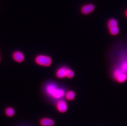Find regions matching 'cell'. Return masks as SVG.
Listing matches in <instances>:
<instances>
[{"label": "cell", "instance_id": "obj_7", "mask_svg": "<svg viewBox=\"0 0 127 126\" xmlns=\"http://www.w3.org/2000/svg\"><path fill=\"white\" fill-rule=\"evenodd\" d=\"M67 67L62 66L59 68L56 72V76L58 79L64 78L66 77V70Z\"/></svg>", "mask_w": 127, "mask_h": 126}, {"label": "cell", "instance_id": "obj_16", "mask_svg": "<svg viewBox=\"0 0 127 126\" xmlns=\"http://www.w3.org/2000/svg\"><path fill=\"white\" fill-rule=\"evenodd\" d=\"M0 60H1V57H0Z\"/></svg>", "mask_w": 127, "mask_h": 126}, {"label": "cell", "instance_id": "obj_14", "mask_svg": "<svg viewBox=\"0 0 127 126\" xmlns=\"http://www.w3.org/2000/svg\"><path fill=\"white\" fill-rule=\"evenodd\" d=\"M75 75L74 71L72 69L67 68L66 70V77L67 78L71 79L73 78Z\"/></svg>", "mask_w": 127, "mask_h": 126}, {"label": "cell", "instance_id": "obj_11", "mask_svg": "<svg viewBox=\"0 0 127 126\" xmlns=\"http://www.w3.org/2000/svg\"><path fill=\"white\" fill-rule=\"evenodd\" d=\"M118 26V23L117 21L114 19H111L108 22L107 26L108 28H111L112 27Z\"/></svg>", "mask_w": 127, "mask_h": 126}, {"label": "cell", "instance_id": "obj_13", "mask_svg": "<svg viewBox=\"0 0 127 126\" xmlns=\"http://www.w3.org/2000/svg\"><path fill=\"white\" fill-rule=\"evenodd\" d=\"M5 113L7 116L12 117L15 114V111L14 109L12 107H8L5 109Z\"/></svg>", "mask_w": 127, "mask_h": 126}, {"label": "cell", "instance_id": "obj_3", "mask_svg": "<svg viewBox=\"0 0 127 126\" xmlns=\"http://www.w3.org/2000/svg\"><path fill=\"white\" fill-rule=\"evenodd\" d=\"M112 76L114 79L120 83H123L127 81V74L117 67L113 70Z\"/></svg>", "mask_w": 127, "mask_h": 126}, {"label": "cell", "instance_id": "obj_8", "mask_svg": "<svg viewBox=\"0 0 127 126\" xmlns=\"http://www.w3.org/2000/svg\"><path fill=\"white\" fill-rule=\"evenodd\" d=\"M95 9V6L93 4H88L83 6L81 9V12L83 14H88L92 12Z\"/></svg>", "mask_w": 127, "mask_h": 126}, {"label": "cell", "instance_id": "obj_9", "mask_svg": "<svg viewBox=\"0 0 127 126\" xmlns=\"http://www.w3.org/2000/svg\"><path fill=\"white\" fill-rule=\"evenodd\" d=\"M40 124L42 126H53L55 123L53 120L50 118H44L40 121Z\"/></svg>", "mask_w": 127, "mask_h": 126}, {"label": "cell", "instance_id": "obj_1", "mask_svg": "<svg viewBox=\"0 0 127 126\" xmlns=\"http://www.w3.org/2000/svg\"><path fill=\"white\" fill-rule=\"evenodd\" d=\"M46 93L54 99L61 100L65 96L66 92L54 83H49L44 87Z\"/></svg>", "mask_w": 127, "mask_h": 126}, {"label": "cell", "instance_id": "obj_10", "mask_svg": "<svg viewBox=\"0 0 127 126\" xmlns=\"http://www.w3.org/2000/svg\"><path fill=\"white\" fill-rule=\"evenodd\" d=\"M65 98L69 101L74 100L76 97V93L73 90H69L65 94Z\"/></svg>", "mask_w": 127, "mask_h": 126}, {"label": "cell", "instance_id": "obj_4", "mask_svg": "<svg viewBox=\"0 0 127 126\" xmlns=\"http://www.w3.org/2000/svg\"><path fill=\"white\" fill-rule=\"evenodd\" d=\"M57 109L61 113H64L68 110V105L65 100H59L57 103Z\"/></svg>", "mask_w": 127, "mask_h": 126}, {"label": "cell", "instance_id": "obj_15", "mask_svg": "<svg viewBox=\"0 0 127 126\" xmlns=\"http://www.w3.org/2000/svg\"><path fill=\"white\" fill-rule=\"evenodd\" d=\"M126 17H127V11H126Z\"/></svg>", "mask_w": 127, "mask_h": 126}, {"label": "cell", "instance_id": "obj_12", "mask_svg": "<svg viewBox=\"0 0 127 126\" xmlns=\"http://www.w3.org/2000/svg\"><path fill=\"white\" fill-rule=\"evenodd\" d=\"M109 29V33L111 35L113 36H116V35H118L119 32V30H120L118 26L112 27Z\"/></svg>", "mask_w": 127, "mask_h": 126}, {"label": "cell", "instance_id": "obj_5", "mask_svg": "<svg viewBox=\"0 0 127 126\" xmlns=\"http://www.w3.org/2000/svg\"><path fill=\"white\" fill-rule=\"evenodd\" d=\"M12 57L14 61L18 63L23 62L25 59L23 52L19 50L14 51L12 53Z\"/></svg>", "mask_w": 127, "mask_h": 126}, {"label": "cell", "instance_id": "obj_2", "mask_svg": "<svg viewBox=\"0 0 127 126\" xmlns=\"http://www.w3.org/2000/svg\"><path fill=\"white\" fill-rule=\"evenodd\" d=\"M35 63L41 66L48 67L52 63V60L50 56L45 55H39L35 58Z\"/></svg>", "mask_w": 127, "mask_h": 126}, {"label": "cell", "instance_id": "obj_6", "mask_svg": "<svg viewBox=\"0 0 127 126\" xmlns=\"http://www.w3.org/2000/svg\"><path fill=\"white\" fill-rule=\"evenodd\" d=\"M116 67L127 74V57L122 58Z\"/></svg>", "mask_w": 127, "mask_h": 126}]
</instances>
